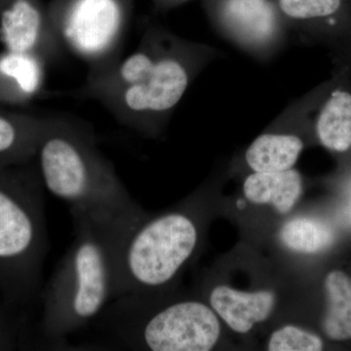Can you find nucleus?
<instances>
[{
	"mask_svg": "<svg viewBox=\"0 0 351 351\" xmlns=\"http://www.w3.org/2000/svg\"><path fill=\"white\" fill-rule=\"evenodd\" d=\"M219 56L208 44L149 25L130 55L88 73L78 95L100 103L122 125L154 135L198 75Z\"/></svg>",
	"mask_w": 351,
	"mask_h": 351,
	"instance_id": "f257e3e1",
	"label": "nucleus"
},
{
	"mask_svg": "<svg viewBox=\"0 0 351 351\" xmlns=\"http://www.w3.org/2000/svg\"><path fill=\"white\" fill-rule=\"evenodd\" d=\"M75 237L44 293L43 328L61 339L100 315L115 298L117 243L122 226L71 211Z\"/></svg>",
	"mask_w": 351,
	"mask_h": 351,
	"instance_id": "f03ea898",
	"label": "nucleus"
},
{
	"mask_svg": "<svg viewBox=\"0 0 351 351\" xmlns=\"http://www.w3.org/2000/svg\"><path fill=\"white\" fill-rule=\"evenodd\" d=\"M36 152L44 186L69 203L71 211L110 223L142 215L112 164L97 149L93 136L83 127L55 117Z\"/></svg>",
	"mask_w": 351,
	"mask_h": 351,
	"instance_id": "7ed1b4c3",
	"label": "nucleus"
},
{
	"mask_svg": "<svg viewBox=\"0 0 351 351\" xmlns=\"http://www.w3.org/2000/svg\"><path fill=\"white\" fill-rule=\"evenodd\" d=\"M197 242L195 219L182 212L149 219L142 214L125 223L117 243L114 300L145 295L171 282L193 256Z\"/></svg>",
	"mask_w": 351,
	"mask_h": 351,
	"instance_id": "20e7f679",
	"label": "nucleus"
},
{
	"mask_svg": "<svg viewBox=\"0 0 351 351\" xmlns=\"http://www.w3.org/2000/svg\"><path fill=\"white\" fill-rule=\"evenodd\" d=\"M135 0H52L47 7L64 49L88 66V73L119 59Z\"/></svg>",
	"mask_w": 351,
	"mask_h": 351,
	"instance_id": "39448f33",
	"label": "nucleus"
},
{
	"mask_svg": "<svg viewBox=\"0 0 351 351\" xmlns=\"http://www.w3.org/2000/svg\"><path fill=\"white\" fill-rule=\"evenodd\" d=\"M112 322L120 341L129 348L152 351H209L221 335L211 306L180 301L141 318L113 306Z\"/></svg>",
	"mask_w": 351,
	"mask_h": 351,
	"instance_id": "423d86ee",
	"label": "nucleus"
},
{
	"mask_svg": "<svg viewBox=\"0 0 351 351\" xmlns=\"http://www.w3.org/2000/svg\"><path fill=\"white\" fill-rule=\"evenodd\" d=\"M45 250L40 193L0 182V269L6 280L27 293L36 288Z\"/></svg>",
	"mask_w": 351,
	"mask_h": 351,
	"instance_id": "0eeeda50",
	"label": "nucleus"
},
{
	"mask_svg": "<svg viewBox=\"0 0 351 351\" xmlns=\"http://www.w3.org/2000/svg\"><path fill=\"white\" fill-rule=\"evenodd\" d=\"M218 34L245 54L269 62L283 49L289 29L276 0H203Z\"/></svg>",
	"mask_w": 351,
	"mask_h": 351,
	"instance_id": "6e6552de",
	"label": "nucleus"
},
{
	"mask_svg": "<svg viewBox=\"0 0 351 351\" xmlns=\"http://www.w3.org/2000/svg\"><path fill=\"white\" fill-rule=\"evenodd\" d=\"M311 103L298 99L281 112L274 128L261 134L245 152V161L252 172H280L294 168L304 141L297 129L306 119Z\"/></svg>",
	"mask_w": 351,
	"mask_h": 351,
	"instance_id": "1a4fd4ad",
	"label": "nucleus"
},
{
	"mask_svg": "<svg viewBox=\"0 0 351 351\" xmlns=\"http://www.w3.org/2000/svg\"><path fill=\"white\" fill-rule=\"evenodd\" d=\"M0 34L8 51L31 53L45 62L54 61L64 49L47 8L39 5L38 0H12L2 11Z\"/></svg>",
	"mask_w": 351,
	"mask_h": 351,
	"instance_id": "9d476101",
	"label": "nucleus"
},
{
	"mask_svg": "<svg viewBox=\"0 0 351 351\" xmlns=\"http://www.w3.org/2000/svg\"><path fill=\"white\" fill-rule=\"evenodd\" d=\"M210 306L232 331L246 334L269 317L276 306V295L270 291L243 292L221 285L212 290Z\"/></svg>",
	"mask_w": 351,
	"mask_h": 351,
	"instance_id": "9b49d317",
	"label": "nucleus"
},
{
	"mask_svg": "<svg viewBox=\"0 0 351 351\" xmlns=\"http://www.w3.org/2000/svg\"><path fill=\"white\" fill-rule=\"evenodd\" d=\"M245 197L254 204L271 205L279 214L290 213L302 193V178L299 171L252 172L245 179Z\"/></svg>",
	"mask_w": 351,
	"mask_h": 351,
	"instance_id": "f8f14e48",
	"label": "nucleus"
},
{
	"mask_svg": "<svg viewBox=\"0 0 351 351\" xmlns=\"http://www.w3.org/2000/svg\"><path fill=\"white\" fill-rule=\"evenodd\" d=\"M315 133L321 145L335 152L351 147V93L337 88L323 103L315 121Z\"/></svg>",
	"mask_w": 351,
	"mask_h": 351,
	"instance_id": "ddd939ff",
	"label": "nucleus"
},
{
	"mask_svg": "<svg viewBox=\"0 0 351 351\" xmlns=\"http://www.w3.org/2000/svg\"><path fill=\"white\" fill-rule=\"evenodd\" d=\"M327 311L323 329L334 341L351 339V281L341 270L330 272L325 280Z\"/></svg>",
	"mask_w": 351,
	"mask_h": 351,
	"instance_id": "4468645a",
	"label": "nucleus"
},
{
	"mask_svg": "<svg viewBox=\"0 0 351 351\" xmlns=\"http://www.w3.org/2000/svg\"><path fill=\"white\" fill-rule=\"evenodd\" d=\"M290 31L307 32L317 23L338 25L343 0H276Z\"/></svg>",
	"mask_w": 351,
	"mask_h": 351,
	"instance_id": "2eb2a0df",
	"label": "nucleus"
},
{
	"mask_svg": "<svg viewBox=\"0 0 351 351\" xmlns=\"http://www.w3.org/2000/svg\"><path fill=\"white\" fill-rule=\"evenodd\" d=\"M279 237L290 250L307 255L326 250L335 241L331 226L319 219L306 217L288 221L281 228Z\"/></svg>",
	"mask_w": 351,
	"mask_h": 351,
	"instance_id": "dca6fc26",
	"label": "nucleus"
},
{
	"mask_svg": "<svg viewBox=\"0 0 351 351\" xmlns=\"http://www.w3.org/2000/svg\"><path fill=\"white\" fill-rule=\"evenodd\" d=\"M45 63L40 57L31 53L8 51L0 57V75L16 83L25 96H34L43 86Z\"/></svg>",
	"mask_w": 351,
	"mask_h": 351,
	"instance_id": "f3484780",
	"label": "nucleus"
},
{
	"mask_svg": "<svg viewBox=\"0 0 351 351\" xmlns=\"http://www.w3.org/2000/svg\"><path fill=\"white\" fill-rule=\"evenodd\" d=\"M322 348L319 337L294 325H286L274 332L267 346L270 351H319Z\"/></svg>",
	"mask_w": 351,
	"mask_h": 351,
	"instance_id": "a211bd4d",
	"label": "nucleus"
},
{
	"mask_svg": "<svg viewBox=\"0 0 351 351\" xmlns=\"http://www.w3.org/2000/svg\"><path fill=\"white\" fill-rule=\"evenodd\" d=\"M50 125L43 130L24 132L12 120L0 115V156L16 152L19 147L36 152L41 138Z\"/></svg>",
	"mask_w": 351,
	"mask_h": 351,
	"instance_id": "6ab92c4d",
	"label": "nucleus"
},
{
	"mask_svg": "<svg viewBox=\"0 0 351 351\" xmlns=\"http://www.w3.org/2000/svg\"><path fill=\"white\" fill-rule=\"evenodd\" d=\"M152 1L156 10L166 12L186 3L189 0H152Z\"/></svg>",
	"mask_w": 351,
	"mask_h": 351,
	"instance_id": "aec40b11",
	"label": "nucleus"
}]
</instances>
